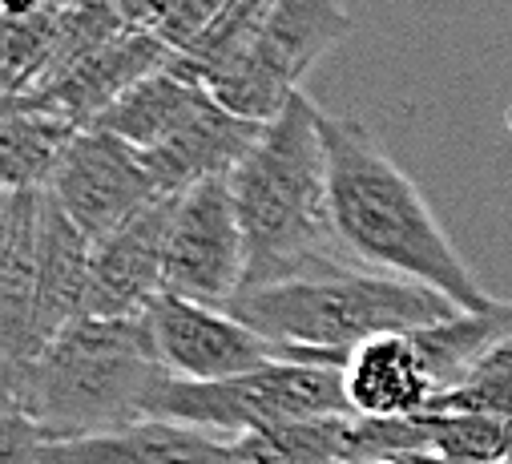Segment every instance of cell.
<instances>
[{
    "mask_svg": "<svg viewBox=\"0 0 512 464\" xmlns=\"http://www.w3.org/2000/svg\"><path fill=\"white\" fill-rule=\"evenodd\" d=\"M323 146L331 178V218L343 251L396 279L424 283L464 311H484L496 299L476 283L464 255L408 170L379 146V138L347 113H323Z\"/></svg>",
    "mask_w": 512,
    "mask_h": 464,
    "instance_id": "obj_1",
    "label": "cell"
},
{
    "mask_svg": "<svg viewBox=\"0 0 512 464\" xmlns=\"http://www.w3.org/2000/svg\"><path fill=\"white\" fill-rule=\"evenodd\" d=\"M162 376L150 315H85L29 364L5 368V440H77L146 420Z\"/></svg>",
    "mask_w": 512,
    "mask_h": 464,
    "instance_id": "obj_2",
    "label": "cell"
},
{
    "mask_svg": "<svg viewBox=\"0 0 512 464\" xmlns=\"http://www.w3.org/2000/svg\"><path fill=\"white\" fill-rule=\"evenodd\" d=\"M246 235V287L359 267L331 218L323 109L299 89L230 174Z\"/></svg>",
    "mask_w": 512,
    "mask_h": 464,
    "instance_id": "obj_3",
    "label": "cell"
},
{
    "mask_svg": "<svg viewBox=\"0 0 512 464\" xmlns=\"http://www.w3.org/2000/svg\"><path fill=\"white\" fill-rule=\"evenodd\" d=\"M226 311L279 347H307L347 364V356L367 339L420 331L460 315L464 307L412 279L367 267H335L323 275L246 287Z\"/></svg>",
    "mask_w": 512,
    "mask_h": 464,
    "instance_id": "obj_4",
    "label": "cell"
},
{
    "mask_svg": "<svg viewBox=\"0 0 512 464\" xmlns=\"http://www.w3.org/2000/svg\"><path fill=\"white\" fill-rule=\"evenodd\" d=\"M315 416H355L343 368L279 360L230 380H182L166 372L146 400V420H174L230 440Z\"/></svg>",
    "mask_w": 512,
    "mask_h": 464,
    "instance_id": "obj_5",
    "label": "cell"
},
{
    "mask_svg": "<svg viewBox=\"0 0 512 464\" xmlns=\"http://www.w3.org/2000/svg\"><path fill=\"white\" fill-rule=\"evenodd\" d=\"M351 33L347 0H275L254 45L210 81L218 105L238 118L271 122L299 93V81Z\"/></svg>",
    "mask_w": 512,
    "mask_h": 464,
    "instance_id": "obj_6",
    "label": "cell"
},
{
    "mask_svg": "<svg viewBox=\"0 0 512 464\" xmlns=\"http://www.w3.org/2000/svg\"><path fill=\"white\" fill-rule=\"evenodd\" d=\"M146 315H150V327H154L162 368L170 376H182V380H230V376L259 372V368L279 364V360L343 368L323 352L279 347V343L263 339L259 331L246 327L226 307H206V303H194V299L158 295V303Z\"/></svg>",
    "mask_w": 512,
    "mask_h": 464,
    "instance_id": "obj_7",
    "label": "cell"
},
{
    "mask_svg": "<svg viewBox=\"0 0 512 464\" xmlns=\"http://www.w3.org/2000/svg\"><path fill=\"white\" fill-rule=\"evenodd\" d=\"M246 279V235L230 178H210L174 202L166 235V295L230 307Z\"/></svg>",
    "mask_w": 512,
    "mask_h": 464,
    "instance_id": "obj_8",
    "label": "cell"
},
{
    "mask_svg": "<svg viewBox=\"0 0 512 464\" xmlns=\"http://www.w3.org/2000/svg\"><path fill=\"white\" fill-rule=\"evenodd\" d=\"M49 194L77 222V230L89 243L109 239L113 230L134 222L158 198H166L142 150L105 130H81L73 138L49 182Z\"/></svg>",
    "mask_w": 512,
    "mask_h": 464,
    "instance_id": "obj_9",
    "label": "cell"
},
{
    "mask_svg": "<svg viewBox=\"0 0 512 464\" xmlns=\"http://www.w3.org/2000/svg\"><path fill=\"white\" fill-rule=\"evenodd\" d=\"M170 61H174V49L162 37L121 33V37L89 49L73 65H65L41 89L25 93V101L53 113V118H65L77 130H93L138 81L166 69Z\"/></svg>",
    "mask_w": 512,
    "mask_h": 464,
    "instance_id": "obj_10",
    "label": "cell"
},
{
    "mask_svg": "<svg viewBox=\"0 0 512 464\" xmlns=\"http://www.w3.org/2000/svg\"><path fill=\"white\" fill-rule=\"evenodd\" d=\"M178 198H158L134 222L93 243L89 259V295L85 315L125 319L146 315L158 295H166V235Z\"/></svg>",
    "mask_w": 512,
    "mask_h": 464,
    "instance_id": "obj_11",
    "label": "cell"
},
{
    "mask_svg": "<svg viewBox=\"0 0 512 464\" xmlns=\"http://www.w3.org/2000/svg\"><path fill=\"white\" fill-rule=\"evenodd\" d=\"M33 464H238L234 440L174 424V420H134L125 428L77 436V440H9Z\"/></svg>",
    "mask_w": 512,
    "mask_h": 464,
    "instance_id": "obj_12",
    "label": "cell"
},
{
    "mask_svg": "<svg viewBox=\"0 0 512 464\" xmlns=\"http://www.w3.org/2000/svg\"><path fill=\"white\" fill-rule=\"evenodd\" d=\"M89 259L93 243L77 230V222L57 206V198L45 190L41 210V247H37V291H33V331H29V360L85 319V295H89ZM25 360V364H29ZM21 368V364H17Z\"/></svg>",
    "mask_w": 512,
    "mask_h": 464,
    "instance_id": "obj_13",
    "label": "cell"
},
{
    "mask_svg": "<svg viewBox=\"0 0 512 464\" xmlns=\"http://www.w3.org/2000/svg\"><path fill=\"white\" fill-rule=\"evenodd\" d=\"M343 388L355 416H420L436 400V380L420 356L416 331L359 343L343 364Z\"/></svg>",
    "mask_w": 512,
    "mask_h": 464,
    "instance_id": "obj_14",
    "label": "cell"
},
{
    "mask_svg": "<svg viewBox=\"0 0 512 464\" xmlns=\"http://www.w3.org/2000/svg\"><path fill=\"white\" fill-rule=\"evenodd\" d=\"M263 126L267 122L238 118L226 105L210 101L186 130H178L166 146H158L142 158H146L158 190L166 198H178L210 178H230L238 170V162L254 150V142L263 138Z\"/></svg>",
    "mask_w": 512,
    "mask_h": 464,
    "instance_id": "obj_15",
    "label": "cell"
},
{
    "mask_svg": "<svg viewBox=\"0 0 512 464\" xmlns=\"http://www.w3.org/2000/svg\"><path fill=\"white\" fill-rule=\"evenodd\" d=\"M45 190H5V235H0V319H5V368L29 360L37 247H41Z\"/></svg>",
    "mask_w": 512,
    "mask_h": 464,
    "instance_id": "obj_16",
    "label": "cell"
},
{
    "mask_svg": "<svg viewBox=\"0 0 512 464\" xmlns=\"http://www.w3.org/2000/svg\"><path fill=\"white\" fill-rule=\"evenodd\" d=\"M210 101H214V93L202 81L174 69V61H170L166 69L138 81L93 130H105L121 142H130L134 150L150 154V150L166 146L178 130H186Z\"/></svg>",
    "mask_w": 512,
    "mask_h": 464,
    "instance_id": "obj_17",
    "label": "cell"
},
{
    "mask_svg": "<svg viewBox=\"0 0 512 464\" xmlns=\"http://www.w3.org/2000/svg\"><path fill=\"white\" fill-rule=\"evenodd\" d=\"M77 134H81L77 126L29 105L25 97H5V118H0V174H5V190H49Z\"/></svg>",
    "mask_w": 512,
    "mask_h": 464,
    "instance_id": "obj_18",
    "label": "cell"
},
{
    "mask_svg": "<svg viewBox=\"0 0 512 464\" xmlns=\"http://www.w3.org/2000/svg\"><path fill=\"white\" fill-rule=\"evenodd\" d=\"M238 464H359L355 416H315L234 436Z\"/></svg>",
    "mask_w": 512,
    "mask_h": 464,
    "instance_id": "obj_19",
    "label": "cell"
},
{
    "mask_svg": "<svg viewBox=\"0 0 512 464\" xmlns=\"http://www.w3.org/2000/svg\"><path fill=\"white\" fill-rule=\"evenodd\" d=\"M512 327V299H496L484 311H460L452 319H440L432 327L416 331L420 356L436 380V396L456 388L468 368L488 352V347Z\"/></svg>",
    "mask_w": 512,
    "mask_h": 464,
    "instance_id": "obj_20",
    "label": "cell"
},
{
    "mask_svg": "<svg viewBox=\"0 0 512 464\" xmlns=\"http://www.w3.org/2000/svg\"><path fill=\"white\" fill-rule=\"evenodd\" d=\"M271 9H275V0H230L190 49L174 53V69H182L186 77H194L210 89V81L222 77L254 45V37L263 33Z\"/></svg>",
    "mask_w": 512,
    "mask_h": 464,
    "instance_id": "obj_21",
    "label": "cell"
},
{
    "mask_svg": "<svg viewBox=\"0 0 512 464\" xmlns=\"http://www.w3.org/2000/svg\"><path fill=\"white\" fill-rule=\"evenodd\" d=\"M428 452L444 464L512 460V424L480 412H420Z\"/></svg>",
    "mask_w": 512,
    "mask_h": 464,
    "instance_id": "obj_22",
    "label": "cell"
},
{
    "mask_svg": "<svg viewBox=\"0 0 512 464\" xmlns=\"http://www.w3.org/2000/svg\"><path fill=\"white\" fill-rule=\"evenodd\" d=\"M428 412H480L512 424V327L468 368V376L440 392Z\"/></svg>",
    "mask_w": 512,
    "mask_h": 464,
    "instance_id": "obj_23",
    "label": "cell"
},
{
    "mask_svg": "<svg viewBox=\"0 0 512 464\" xmlns=\"http://www.w3.org/2000/svg\"><path fill=\"white\" fill-rule=\"evenodd\" d=\"M230 5V0H178V9H174V17L166 21V29L158 33L174 53H182V49H190L206 29H210V21L222 13Z\"/></svg>",
    "mask_w": 512,
    "mask_h": 464,
    "instance_id": "obj_24",
    "label": "cell"
},
{
    "mask_svg": "<svg viewBox=\"0 0 512 464\" xmlns=\"http://www.w3.org/2000/svg\"><path fill=\"white\" fill-rule=\"evenodd\" d=\"M101 5L130 29V33H150L158 37L166 29V21L174 17L178 0H101Z\"/></svg>",
    "mask_w": 512,
    "mask_h": 464,
    "instance_id": "obj_25",
    "label": "cell"
},
{
    "mask_svg": "<svg viewBox=\"0 0 512 464\" xmlns=\"http://www.w3.org/2000/svg\"><path fill=\"white\" fill-rule=\"evenodd\" d=\"M379 464H444L440 456L432 452H408V456H396V460H379Z\"/></svg>",
    "mask_w": 512,
    "mask_h": 464,
    "instance_id": "obj_26",
    "label": "cell"
},
{
    "mask_svg": "<svg viewBox=\"0 0 512 464\" xmlns=\"http://www.w3.org/2000/svg\"><path fill=\"white\" fill-rule=\"evenodd\" d=\"M480 464H512V460H480Z\"/></svg>",
    "mask_w": 512,
    "mask_h": 464,
    "instance_id": "obj_27",
    "label": "cell"
}]
</instances>
